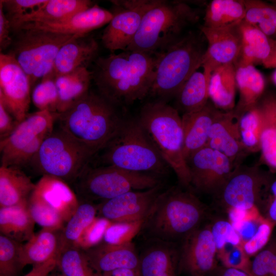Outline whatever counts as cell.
<instances>
[{"label":"cell","instance_id":"obj_1","mask_svg":"<svg viewBox=\"0 0 276 276\" xmlns=\"http://www.w3.org/2000/svg\"><path fill=\"white\" fill-rule=\"evenodd\" d=\"M159 53L125 50L94 62L93 80L98 93L114 105H128L149 95Z\"/></svg>","mask_w":276,"mask_h":276},{"label":"cell","instance_id":"obj_2","mask_svg":"<svg viewBox=\"0 0 276 276\" xmlns=\"http://www.w3.org/2000/svg\"><path fill=\"white\" fill-rule=\"evenodd\" d=\"M208 216L207 207L194 193L174 187L159 194L139 228L147 240L177 244Z\"/></svg>","mask_w":276,"mask_h":276},{"label":"cell","instance_id":"obj_3","mask_svg":"<svg viewBox=\"0 0 276 276\" xmlns=\"http://www.w3.org/2000/svg\"><path fill=\"white\" fill-rule=\"evenodd\" d=\"M117 106L89 90L65 111L59 113L60 127L98 152L117 134L125 119Z\"/></svg>","mask_w":276,"mask_h":276},{"label":"cell","instance_id":"obj_4","mask_svg":"<svg viewBox=\"0 0 276 276\" xmlns=\"http://www.w3.org/2000/svg\"><path fill=\"white\" fill-rule=\"evenodd\" d=\"M206 48V39L198 29L186 32L165 51L159 53L148 96L166 102L175 98L186 81L201 66Z\"/></svg>","mask_w":276,"mask_h":276},{"label":"cell","instance_id":"obj_5","mask_svg":"<svg viewBox=\"0 0 276 276\" xmlns=\"http://www.w3.org/2000/svg\"><path fill=\"white\" fill-rule=\"evenodd\" d=\"M199 10L182 1L159 0L145 14L126 50L158 53L165 51L195 24Z\"/></svg>","mask_w":276,"mask_h":276},{"label":"cell","instance_id":"obj_6","mask_svg":"<svg viewBox=\"0 0 276 276\" xmlns=\"http://www.w3.org/2000/svg\"><path fill=\"white\" fill-rule=\"evenodd\" d=\"M137 120L166 163L175 172L180 185L191 187V176L183 156L181 117L167 102L155 100L142 107Z\"/></svg>","mask_w":276,"mask_h":276},{"label":"cell","instance_id":"obj_7","mask_svg":"<svg viewBox=\"0 0 276 276\" xmlns=\"http://www.w3.org/2000/svg\"><path fill=\"white\" fill-rule=\"evenodd\" d=\"M100 152L99 158L103 165L154 175L165 174L168 170L169 166L137 119H125L117 134Z\"/></svg>","mask_w":276,"mask_h":276},{"label":"cell","instance_id":"obj_8","mask_svg":"<svg viewBox=\"0 0 276 276\" xmlns=\"http://www.w3.org/2000/svg\"><path fill=\"white\" fill-rule=\"evenodd\" d=\"M97 153L59 127L44 140L30 163L42 175L73 183Z\"/></svg>","mask_w":276,"mask_h":276},{"label":"cell","instance_id":"obj_9","mask_svg":"<svg viewBox=\"0 0 276 276\" xmlns=\"http://www.w3.org/2000/svg\"><path fill=\"white\" fill-rule=\"evenodd\" d=\"M80 199L105 201L132 191L155 187L161 182L154 175L125 170L114 166L89 164L73 183Z\"/></svg>","mask_w":276,"mask_h":276},{"label":"cell","instance_id":"obj_10","mask_svg":"<svg viewBox=\"0 0 276 276\" xmlns=\"http://www.w3.org/2000/svg\"><path fill=\"white\" fill-rule=\"evenodd\" d=\"M13 31L14 38L8 53L15 58L27 75L31 86L39 79H42L51 73L62 47L80 35L30 28Z\"/></svg>","mask_w":276,"mask_h":276},{"label":"cell","instance_id":"obj_11","mask_svg":"<svg viewBox=\"0 0 276 276\" xmlns=\"http://www.w3.org/2000/svg\"><path fill=\"white\" fill-rule=\"evenodd\" d=\"M58 116L47 110L28 113L8 136L0 140L1 166L20 168L30 163L54 130Z\"/></svg>","mask_w":276,"mask_h":276},{"label":"cell","instance_id":"obj_12","mask_svg":"<svg viewBox=\"0 0 276 276\" xmlns=\"http://www.w3.org/2000/svg\"><path fill=\"white\" fill-rule=\"evenodd\" d=\"M271 171L260 165L236 167L219 192L213 197L225 211H259L266 198L273 179Z\"/></svg>","mask_w":276,"mask_h":276},{"label":"cell","instance_id":"obj_13","mask_svg":"<svg viewBox=\"0 0 276 276\" xmlns=\"http://www.w3.org/2000/svg\"><path fill=\"white\" fill-rule=\"evenodd\" d=\"M159 0H113V17L104 29L101 40L103 46L113 53L125 51L137 33L146 12Z\"/></svg>","mask_w":276,"mask_h":276},{"label":"cell","instance_id":"obj_14","mask_svg":"<svg viewBox=\"0 0 276 276\" xmlns=\"http://www.w3.org/2000/svg\"><path fill=\"white\" fill-rule=\"evenodd\" d=\"M217 249L210 223L202 224L181 242L178 274L208 276L218 265Z\"/></svg>","mask_w":276,"mask_h":276},{"label":"cell","instance_id":"obj_15","mask_svg":"<svg viewBox=\"0 0 276 276\" xmlns=\"http://www.w3.org/2000/svg\"><path fill=\"white\" fill-rule=\"evenodd\" d=\"M191 187L199 192L215 196L235 169L229 159L221 152L205 146L186 160Z\"/></svg>","mask_w":276,"mask_h":276},{"label":"cell","instance_id":"obj_16","mask_svg":"<svg viewBox=\"0 0 276 276\" xmlns=\"http://www.w3.org/2000/svg\"><path fill=\"white\" fill-rule=\"evenodd\" d=\"M28 76L11 55L0 54V100L18 122L28 114L31 102Z\"/></svg>","mask_w":276,"mask_h":276},{"label":"cell","instance_id":"obj_17","mask_svg":"<svg viewBox=\"0 0 276 276\" xmlns=\"http://www.w3.org/2000/svg\"><path fill=\"white\" fill-rule=\"evenodd\" d=\"M162 184L142 191H132L98 204L97 215L110 223L141 224L146 218L157 197Z\"/></svg>","mask_w":276,"mask_h":276},{"label":"cell","instance_id":"obj_18","mask_svg":"<svg viewBox=\"0 0 276 276\" xmlns=\"http://www.w3.org/2000/svg\"><path fill=\"white\" fill-rule=\"evenodd\" d=\"M239 25L217 28L199 27L207 42L201 65L204 71L212 73L219 66L237 62L242 45Z\"/></svg>","mask_w":276,"mask_h":276},{"label":"cell","instance_id":"obj_19","mask_svg":"<svg viewBox=\"0 0 276 276\" xmlns=\"http://www.w3.org/2000/svg\"><path fill=\"white\" fill-rule=\"evenodd\" d=\"M240 117L234 108L228 111H222L211 128L206 145L227 157L235 168L242 165L249 154L241 139Z\"/></svg>","mask_w":276,"mask_h":276},{"label":"cell","instance_id":"obj_20","mask_svg":"<svg viewBox=\"0 0 276 276\" xmlns=\"http://www.w3.org/2000/svg\"><path fill=\"white\" fill-rule=\"evenodd\" d=\"M28 201L40 204L59 214L65 223L75 213L79 199L64 181L44 175L35 183Z\"/></svg>","mask_w":276,"mask_h":276},{"label":"cell","instance_id":"obj_21","mask_svg":"<svg viewBox=\"0 0 276 276\" xmlns=\"http://www.w3.org/2000/svg\"><path fill=\"white\" fill-rule=\"evenodd\" d=\"M83 250L90 266L98 273L120 269H138L139 254L134 244L130 241L100 242Z\"/></svg>","mask_w":276,"mask_h":276},{"label":"cell","instance_id":"obj_22","mask_svg":"<svg viewBox=\"0 0 276 276\" xmlns=\"http://www.w3.org/2000/svg\"><path fill=\"white\" fill-rule=\"evenodd\" d=\"M112 17L111 11L94 4L88 9L60 21L54 23H26L18 26L12 31L18 29L30 28L65 34L86 35L107 25Z\"/></svg>","mask_w":276,"mask_h":276},{"label":"cell","instance_id":"obj_23","mask_svg":"<svg viewBox=\"0 0 276 276\" xmlns=\"http://www.w3.org/2000/svg\"><path fill=\"white\" fill-rule=\"evenodd\" d=\"M139 254L140 276H178L177 244L148 240Z\"/></svg>","mask_w":276,"mask_h":276},{"label":"cell","instance_id":"obj_24","mask_svg":"<svg viewBox=\"0 0 276 276\" xmlns=\"http://www.w3.org/2000/svg\"><path fill=\"white\" fill-rule=\"evenodd\" d=\"M99 45L89 34L78 35L59 51L50 74L56 78L81 68H86L98 58Z\"/></svg>","mask_w":276,"mask_h":276},{"label":"cell","instance_id":"obj_25","mask_svg":"<svg viewBox=\"0 0 276 276\" xmlns=\"http://www.w3.org/2000/svg\"><path fill=\"white\" fill-rule=\"evenodd\" d=\"M221 111L209 100L200 109L182 114L183 152L186 161L194 152L206 146L211 128Z\"/></svg>","mask_w":276,"mask_h":276},{"label":"cell","instance_id":"obj_26","mask_svg":"<svg viewBox=\"0 0 276 276\" xmlns=\"http://www.w3.org/2000/svg\"><path fill=\"white\" fill-rule=\"evenodd\" d=\"M61 231L42 228L25 244H21L20 261L22 268L57 258L61 248Z\"/></svg>","mask_w":276,"mask_h":276},{"label":"cell","instance_id":"obj_27","mask_svg":"<svg viewBox=\"0 0 276 276\" xmlns=\"http://www.w3.org/2000/svg\"><path fill=\"white\" fill-rule=\"evenodd\" d=\"M94 5L89 0H48L35 11L11 25V30L26 23H54L65 20Z\"/></svg>","mask_w":276,"mask_h":276},{"label":"cell","instance_id":"obj_28","mask_svg":"<svg viewBox=\"0 0 276 276\" xmlns=\"http://www.w3.org/2000/svg\"><path fill=\"white\" fill-rule=\"evenodd\" d=\"M238 102L234 109L241 116L255 106L264 95L266 82L263 75L252 65H235Z\"/></svg>","mask_w":276,"mask_h":276},{"label":"cell","instance_id":"obj_29","mask_svg":"<svg viewBox=\"0 0 276 276\" xmlns=\"http://www.w3.org/2000/svg\"><path fill=\"white\" fill-rule=\"evenodd\" d=\"M35 187L20 168L1 166L0 208L27 202Z\"/></svg>","mask_w":276,"mask_h":276},{"label":"cell","instance_id":"obj_30","mask_svg":"<svg viewBox=\"0 0 276 276\" xmlns=\"http://www.w3.org/2000/svg\"><path fill=\"white\" fill-rule=\"evenodd\" d=\"M236 68L234 64L219 66L212 73L209 83V99L218 109L228 111L236 106Z\"/></svg>","mask_w":276,"mask_h":276},{"label":"cell","instance_id":"obj_31","mask_svg":"<svg viewBox=\"0 0 276 276\" xmlns=\"http://www.w3.org/2000/svg\"><path fill=\"white\" fill-rule=\"evenodd\" d=\"M36 223L28 207V201L19 204L0 208V232L14 241L21 243L35 234Z\"/></svg>","mask_w":276,"mask_h":276},{"label":"cell","instance_id":"obj_32","mask_svg":"<svg viewBox=\"0 0 276 276\" xmlns=\"http://www.w3.org/2000/svg\"><path fill=\"white\" fill-rule=\"evenodd\" d=\"M239 27L242 45L239 58L235 65H263L270 55L272 39L243 20Z\"/></svg>","mask_w":276,"mask_h":276},{"label":"cell","instance_id":"obj_33","mask_svg":"<svg viewBox=\"0 0 276 276\" xmlns=\"http://www.w3.org/2000/svg\"><path fill=\"white\" fill-rule=\"evenodd\" d=\"M212 73L195 71L183 84L176 96L175 108L182 114L197 111L209 102V83Z\"/></svg>","mask_w":276,"mask_h":276},{"label":"cell","instance_id":"obj_34","mask_svg":"<svg viewBox=\"0 0 276 276\" xmlns=\"http://www.w3.org/2000/svg\"><path fill=\"white\" fill-rule=\"evenodd\" d=\"M92 80V72L86 68L56 77L59 96L57 112L65 111L86 94Z\"/></svg>","mask_w":276,"mask_h":276},{"label":"cell","instance_id":"obj_35","mask_svg":"<svg viewBox=\"0 0 276 276\" xmlns=\"http://www.w3.org/2000/svg\"><path fill=\"white\" fill-rule=\"evenodd\" d=\"M244 0H213L206 6L203 26L223 28L240 24L245 15Z\"/></svg>","mask_w":276,"mask_h":276},{"label":"cell","instance_id":"obj_36","mask_svg":"<svg viewBox=\"0 0 276 276\" xmlns=\"http://www.w3.org/2000/svg\"><path fill=\"white\" fill-rule=\"evenodd\" d=\"M98 204L94 202L80 199L74 214L61 231V249L75 246L86 228L96 218Z\"/></svg>","mask_w":276,"mask_h":276},{"label":"cell","instance_id":"obj_37","mask_svg":"<svg viewBox=\"0 0 276 276\" xmlns=\"http://www.w3.org/2000/svg\"><path fill=\"white\" fill-rule=\"evenodd\" d=\"M243 21L258 28L268 38L276 40V6L259 0H244Z\"/></svg>","mask_w":276,"mask_h":276},{"label":"cell","instance_id":"obj_38","mask_svg":"<svg viewBox=\"0 0 276 276\" xmlns=\"http://www.w3.org/2000/svg\"><path fill=\"white\" fill-rule=\"evenodd\" d=\"M57 266L66 276H99L90 266L84 250L76 246L61 249Z\"/></svg>","mask_w":276,"mask_h":276},{"label":"cell","instance_id":"obj_39","mask_svg":"<svg viewBox=\"0 0 276 276\" xmlns=\"http://www.w3.org/2000/svg\"><path fill=\"white\" fill-rule=\"evenodd\" d=\"M263 124L262 113L257 104L240 117L239 131L241 139L249 153L260 150V136Z\"/></svg>","mask_w":276,"mask_h":276},{"label":"cell","instance_id":"obj_40","mask_svg":"<svg viewBox=\"0 0 276 276\" xmlns=\"http://www.w3.org/2000/svg\"><path fill=\"white\" fill-rule=\"evenodd\" d=\"M31 99L38 110L58 113L59 96L55 78L50 74L43 77L34 87Z\"/></svg>","mask_w":276,"mask_h":276},{"label":"cell","instance_id":"obj_41","mask_svg":"<svg viewBox=\"0 0 276 276\" xmlns=\"http://www.w3.org/2000/svg\"><path fill=\"white\" fill-rule=\"evenodd\" d=\"M22 243L0 235V276H17L22 269L20 261Z\"/></svg>","mask_w":276,"mask_h":276},{"label":"cell","instance_id":"obj_42","mask_svg":"<svg viewBox=\"0 0 276 276\" xmlns=\"http://www.w3.org/2000/svg\"><path fill=\"white\" fill-rule=\"evenodd\" d=\"M252 276H276V235L251 261Z\"/></svg>","mask_w":276,"mask_h":276},{"label":"cell","instance_id":"obj_43","mask_svg":"<svg viewBox=\"0 0 276 276\" xmlns=\"http://www.w3.org/2000/svg\"><path fill=\"white\" fill-rule=\"evenodd\" d=\"M222 265L244 271L250 274L251 260L242 245H226L217 251Z\"/></svg>","mask_w":276,"mask_h":276},{"label":"cell","instance_id":"obj_44","mask_svg":"<svg viewBox=\"0 0 276 276\" xmlns=\"http://www.w3.org/2000/svg\"><path fill=\"white\" fill-rule=\"evenodd\" d=\"M260 146L261 160L269 168L270 171L276 172V127L264 118Z\"/></svg>","mask_w":276,"mask_h":276},{"label":"cell","instance_id":"obj_45","mask_svg":"<svg viewBox=\"0 0 276 276\" xmlns=\"http://www.w3.org/2000/svg\"><path fill=\"white\" fill-rule=\"evenodd\" d=\"M217 251L227 244L242 245V240L228 219L216 218L210 223Z\"/></svg>","mask_w":276,"mask_h":276},{"label":"cell","instance_id":"obj_46","mask_svg":"<svg viewBox=\"0 0 276 276\" xmlns=\"http://www.w3.org/2000/svg\"><path fill=\"white\" fill-rule=\"evenodd\" d=\"M275 227L271 222L264 217L253 236L242 243V246L249 257L256 256L266 246L272 236Z\"/></svg>","mask_w":276,"mask_h":276},{"label":"cell","instance_id":"obj_47","mask_svg":"<svg viewBox=\"0 0 276 276\" xmlns=\"http://www.w3.org/2000/svg\"><path fill=\"white\" fill-rule=\"evenodd\" d=\"M48 1V0H47ZM47 0H1L4 12L10 25L26 14L44 5Z\"/></svg>","mask_w":276,"mask_h":276},{"label":"cell","instance_id":"obj_48","mask_svg":"<svg viewBox=\"0 0 276 276\" xmlns=\"http://www.w3.org/2000/svg\"><path fill=\"white\" fill-rule=\"evenodd\" d=\"M109 223L104 218L96 217L82 233L75 246L86 249L100 243Z\"/></svg>","mask_w":276,"mask_h":276},{"label":"cell","instance_id":"obj_49","mask_svg":"<svg viewBox=\"0 0 276 276\" xmlns=\"http://www.w3.org/2000/svg\"><path fill=\"white\" fill-rule=\"evenodd\" d=\"M257 104L265 120L276 127V95H263Z\"/></svg>","mask_w":276,"mask_h":276},{"label":"cell","instance_id":"obj_50","mask_svg":"<svg viewBox=\"0 0 276 276\" xmlns=\"http://www.w3.org/2000/svg\"><path fill=\"white\" fill-rule=\"evenodd\" d=\"M262 208L263 211L262 215L276 227V179L271 182Z\"/></svg>","mask_w":276,"mask_h":276},{"label":"cell","instance_id":"obj_51","mask_svg":"<svg viewBox=\"0 0 276 276\" xmlns=\"http://www.w3.org/2000/svg\"><path fill=\"white\" fill-rule=\"evenodd\" d=\"M17 122L0 100V140L8 136L17 126Z\"/></svg>","mask_w":276,"mask_h":276},{"label":"cell","instance_id":"obj_52","mask_svg":"<svg viewBox=\"0 0 276 276\" xmlns=\"http://www.w3.org/2000/svg\"><path fill=\"white\" fill-rule=\"evenodd\" d=\"M12 31L10 21L7 18L0 3V49L2 50L11 45L13 38L10 35Z\"/></svg>","mask_w":276,"mask_h":276},{"label":"cell","instance_id":"obj_53","mask_svg":"<svg viewBox=\"0 0 276 276\" xmlns=\"http://www.w3.org/2000/svg\"><path fill=\"white\" fill-rule=\"evenodd\" d=\"M57 258L53 259L44 263L33 265L32 269L24 276H49L57 267Z\"/></svg>","mask_w":276,"mask_h":276},{"label":"cell","instance_id":"obj_54","mask_svg":"<svg viewBox=\"0 0 276 276\" xmlns=\"http://www.w3.org/2000/svg\"><path fill=\"white\" fill-rule=\"evenodd\" d=\"M208 276H252L244 271L218 265Z\"/></svg>","mask_w":276,"mask_h":276},{"label":"cell","instance_id":"obj_55","mask_svg":"<svg viewBox=\"0 0 276 276\" xmlns=\"http://www.w3.org/2000/svg\"><path fill=\"white\" fill-rule=\"evenodd\" d=\"M263 65L266 68H276V40H272L271 50L270 55Z\"/></svg>","mask_w":276,"mask_h":276},{"label":"cell","instance_id":"obj_56","mask_svg":"<svg viewBox=\"0 0 276 276\" xmlns=\"http://www.w3.org/2000/svg\"><path fill=\"white\" fill-rule=\"evenodd\" d=\"M272 80L274 84L276 86V68H275V70H274V72L272 74Z\"/></svg>","mask_w":276,"mask_h":276},{"label":"cell","instance_id":"obj_57","mask_svg":"<svg viewBox=\"0 0 276 276\" xmlns=\"http://www.w3.org/2000/svg\"><path fill=\"white\" fill-rule=\"evenodd\" d=\"M49 276H66V275L61 273L50 274Z\"/></svg>","mask_w":276,"mask_h":276}]
</instances>
